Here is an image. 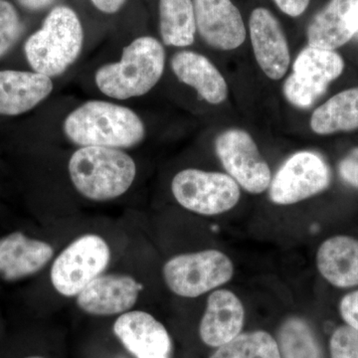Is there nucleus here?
Here are the masks:
<instances>
[{
  "label": "nucleus",
  "mask_w": 358,
  "mask_h": 358,
  "mask_svg": "<svg viewBox=\"0 0 358 358\" xmlns=\"http://www.w3.org/2000/svg\"><path fill=\"white\" fill-rule=\"evenodd\" d=\"M245 320L243 303L229 289H216L207 300L199 326L205 345L220 348L240 334Z\"/></svg>",
  "instance_id": "15"
},
{
  "label": "nucleus",
  "mask_w": 358,
  "mask_h": 358,
  "mask_svg": "<svg viewBox=\"0 0 358 358\" xmlns=\"http://www.w3.org/2000/svg\"><path fill=\"white\" fill-rule=\"evenodd\" d=\"M197 31L213 48L230 51L246 39L242 14L232 0H193Z\"/></svg>",
  "instance_id": "10"
},
{
  "label": "nucleus",
  "mask_w": 358,
  "mask_h": 358,
  "mask_svg": "<svg viewBox=\"0 0 358 358\" xmlns=\"http://www.w3.org/2000/svg\"><path fill=\"white\" fill-rule=\"evenodd\" d=\"M171 192L186 210L204 216L231 210L241 196L239 185L228 174L196 169L176 173L171 181Z\"/></svg>",
  "instance_id": "7"
},
{
  "label": "nucleus",
  "mask_w": 358,
  "mask_h": 358,
  "mask_svg": "<svg viewBox=\"0 0 358 358\" xmlns=\"http://www.w3.org/2000/svg\"><path fill=\"white\" fill-rule=\"evenodd\" d=\"M53 0H18L21 6L25 8L31 9V10H37V9L44 8L48 6Z\"/></svg>",
  "instance_id": "32"
},
{
  "label": "nucleus",
  "mask_w": 358,
  "mask_h": 358,
  "mask_svg": "<svg viewBox=\"0 0 358 358\" xmlns=\"http://www.w3.org/2000/svg\"><path fill=\"white\" fill-rule=\"evenodd\" d=\"M317 267L336 288L358 286V240L345 235L329 238L317 250Z\"/></svg>",
  "instance_id": "19"
},
{
  "label": "nucleus",
  "mask_w": 358,
  "mask_h": 358,
  "mask_svg": "<svg viewBox=\"0 0 358 358\" xmlns=\"http://www.w3.org/2000/svg\"><path fill=\"white\" fill-rule=\"evenodd\" d=\"M68 140L83 147L122 148L138 145L145 127L129 108L106 101H88L71 112L63 124Z\"/></svg>",
  "instance_id": "1"
},
{
  "label": "nucleus",
  "mask_w": 358,
  "mask_h": 358,
  "mask_svg": "<svg viewBox=\"0 0 358 358\" xmlns=\"http://www.w3.org/2000/svg\"><path fill=\"white\" fill-rule=\"evenodd\" d=\"M54 256L53 247L21 232L0 239V275L16 281L40 272Z\"/></svg>",
  "instance_id": "16"
},
{
  "label": "nucleus",
  "mask_w": 358,
  "mask_h": 358,
  "mask_svg": "<svg viewBox=\"0 0 358 358\" xmlns=\"http://www.w3.org/2000/svg\"><path fill=\"white\" fill-rule=\"evenodd\" d=\"M113 333L134 358H171L173 345L169 331L150 313H122L115 320Z\"/></svg>",
  "instance_id": "12"
},
{
  "label": "nucleus",
  "mask_w": 358,
  "mask_h": 358,
  "mask_svg": "<svg viewBox=\"0 0 358 358\" xmlns=\"http://www.w3.org/2000/svg\"><path fill=\"white\" fill-rule=\"evenodd\" d=\"M159 30L166 46L193 44L197 31L193 0H159Z\"/></svg>",
  "instance_id": "22"
},
{
  "label": "nucleus",
  "mask_w": 358,
  "mask_h": 358,
  "mask_svg": "<svg viewBox=\"0 0 358 358\" xmlns=\"http://www.w3.org/2000/svg\"><path fill=\"white\" fill-rule=\"evenodd\" d=\"M280 10L289 17H299L306 13L310 0H274Z\"/></svg>",
  "instance_id": "30"
},
{
  "label": "nucleus",
  "mask_w": 358,
  "mask_h": 358,
  "mask_svg": "<svg viewBox=\"0 0 358 358\" xmlns=\"http://www.w3.org/2000/svg\"><path fill=\"white\" fill-rule=\"evenodd\" d=\"M166 65V52L159 40L150 36L134 39L122 50L119 62L96 71V87L103 95L128 100L145 95L159 83Z\"/></svg>",
  "instance_id": "3"
},
{
  "label": "nucleus",
  "mask_w": 358,
  "mask_h": 358,
  "mask_svg": "<svg viewBox=\"0 0 358 358\" xmlns=\"http://www.w3.org/2000/svg\"><path fill=\"white\" fill-rule=\"evenodd\" d=\"M210 358H281V353L271 334L258 331L238 334Z\"/></svg>",
  "instance_id": "23"
},
{
  "label": "nucleus",
  "mask_w": 358,
  "mask_h": 358,
  "mask_svg": "<svg viewBox=\"0 0 358 358\" xmlns=\"http://www.w3.org/2000/svg\"><path fill=\"white\" fill-rule=\"evenodd\" d=\"M24 358H45L43 357H39V355H31V357H27Z\"/></svg>",
  "instance_id": "33"
},
{
  "label": "nucleus",
  "mask_w": 358,
  "mask_h": 358,
  "mask_svg": "<svg viewBox=\"0 0 358 358\" xmlns=\"http://www.w3.org/2000/svg\"><path fill=\"white\" fill-rule=\"evenodd\" d=\"M250 38L257 63L266 76L280 80L288 71L291 55L279 20L267 8L258 7L249 20Z\"/></svg>",
  "instance_id": "11"
},
{
  "label": "nucleus",
  "mask_w": 358,
  "mask_h": 358,
  "mask_svg": "<svg viewBox=\"0 0 358 358\" xmlns=\"http://www.w3.org/2000/svg\"><path fill=\"white\" fill-rule=\"evenodd\" d=\"M96 8L103 13L113 14L117 13L127 0H91Z\"/></svg>",
  "instance_id": "31"
},
{
  "label": "nucleus",
  "mask_w": 358,
  "mask_h": 358,
  "mask_svg": "<svg viewBox=\"0 0 358 358\" xmlns=\"http://www.w3.org/2000/svg\"><path fill=\"white\" fill-rule=\"evenodd\" d=\"M215 152L228 176L246 192L260 194L270 187V167L247 131L231 129L219 134Z\"/></svg>",
  "instance_id": "8"
},
{
  "label": "nucleus",
  "mask_w": 358,
  "mask_h": 358,
  "mask_svg": "<svg viewBox=\"0 0 358 358\" xmlns=\"http://www.w3.org/2000/svg\"><path fill=\"white\" fill-rule=\"evenodd\" d=\"M339 312L348 327L358 334V289L343 296Z\"/></svg>",
  "instance_id": "29"
},
{
  "label": "nucleus",
  "mask_w": 358,
  "mask_h": 358,
  "mask_svg": "<svg viewBox=\"0 0 358 358\" xmlns=\"http://www.w3.org/2000/svg\"><path fill=\"white\" fill-rule=\"evenodd\" d=\"M310 128L320 136L358 129V87L341 92L320 106L310 117Z\"/></svg>",
  "instance_id": "20"
},
{
  "label": "nucleus",
  "mask_w": 358,
  "mask_h": 358,
  "mask_svg": "<svg viewBox=\"0 0 358 358\" xmlns=\"http://www.w3.org/2000/svg\"><path fill=\"white\" fill-rule=\"evenodd\" d=\"M53 88L50 77L35 71H0V115L24 114L48 98Z\"/></svg>",
  "instance_id": "17"
},
{
  "label": "nucleus",
  "mask_w": 358,
  "mask_h": 358,
  "mask_svg": "<svg viewBox=\"0 0 358 358\" xmlns=\"http://www.w3.org/2000/svg\"><path fill=\"white\" fill-rule=\"evenodd\" d=\"M233 274L234 266L229 257L215 249L174 256L162 268L167 288L176 296L188 299L223 286Z\"/></svg>",
  "instance_id": "5"
},
{
  "label": "nucleus",
  "mask_w": 358,
  "mask_h": 358,
  "mask_svg": "<svg viewBox=\"0 0 358 358\" xmlns=\"http://www.w3.org/2000/svg\"><path fill=\"white\" fill-rule=\"evenodd\" d=\"M83 42V26L76 13L70 7L57 6L26 41V58L35 72L60 76L76 62Z\"/></svg>",
  "instance_id": "4"
},
{
  "label": "nucleus",
  "mask_w": 358,
  "mask_h": 358,
  "mask_svg": "<svg viewBox=\"0 0 358 358\" xmlns=\"http://www.w3.org/2000/svg\"><path fill=\"white\" fill-rule=\"evenodd\" d=\"M357 36H358V30H357Z\"/></svg>",
  "instance_id": "34"
},
{
  "label": "nucleus",
  "mask_w": 358,
  "mask_h": 358,
  "mask_svg": "<svg viewBox=\"0 0 358 358\" xmlns=\"http://www.w3.org/2000/svg\"><path fill=\"white\" fill-rule=\"evenodd\" d=\"M22 31V22L15 7L6 0H0V59L13 48Z\"/></svg>",
  "instance_id": "25"
},
{
  "label": "nucleus",
  "mask_w": 358,
  "mask_h": 358,
  "mask_svg": "<svg viewBox=\"0 0 358 358\" xmlns=\"http://www.w3.org/2000/svg\"><path fill=\"white\" fill-rule=\"evenodd\" d=\"M143 286L129 275L102 274L78 296L80 310L96 317H110L129 312L138 301Z\"/></svg>",
  "instance_id": "13"
},
{
  "label": "nucleus",
  "mask_w": 358,
  "mask_h": 358,
  "mask_svg": "<svg viewBox=\"0 0 358 358\" xmlns=\"http://www.w3.org/2000/svg\"><path fill=\"white\" fill-rule=\"evenodd\" d=\"M280 346L284 358H322L312 329L305 320L293 317L280 329Z\"/></svg>",
  "instance_id": "24"
},
{
  "label": "nucleus",
  "mask_w": 358,
  "mask_h": 358,
  "mask_svg": "<svg viewBox=\"0 0 358 358\" xmlns=\"http://www.w3.org/2000/svg\"><path fill=\"white\" fill-rule=\"evenodd\" d=\"M112 259L109 244L96 234L76 238L52 264L50 280L58 294L76 298L87 286L103 274Z\"/></svg>",
  "instance_id": "6"
},
{
  "label": "nucleus",
  "mask_w": 358,
  "mask_h": 358,
  "mask_svg": "<svg viewBox=\"0 0 358 358\" xmlns=\"http://www.w3.org/2000/svg\"><path fill=\"white\" fill-rule=\"evenodd\" d=\"M338 173L345 183L358 189V148H352L341 160Z\"/></svg>",
  "instance_id": "28"
},
{
  "label": "nucleus",
  "mask_w": 358,
  "mask_h": 358,
  "mask_svg": "<svg viewBox=\"0 0 358 358\" xmlns=\"http://www.w3.org/2000/svg\"><path fill=\"white\" fill-rule=\"evenodd\" d=\"M329 183L331 171L324 159L315 152H299L280 167L268 194L275 204H296L324 192Z\"/></svg>",
  "instance_id": "9"
},
{
  "label": "nucleus",
  "mask_w": 358,
  "mask_h": 358,
  "mask_svg": "<svg viewBox=\"0 0 358 358\" xmlns=\"http://www.w3.org/2000/svg\"><path fill=\"white\" fill-rule=\"evenodd\" d=\"M284 94L292 105L298 108H308L324 93L319 89L313 88L292 74L285 81Z\"/></svg>",
  "instance_id": "26"
},
{
  "label": "nucleus",
  "mask_w": 358,
  "mask_h": 358,
  "mask_svg": "<svg viewBox=\"0 0 358 358\" xmlns=\"http://www.w3.org/2000/svg\"><path fill=\"white\" fill-rule=\"evenodd\" d=\"M357 30L358 0H329L308 25V45L336 50L357 36Z\"/></svg>",
  "instance_id": "14"
},
{
  "label": "nucleus",
  "mask_w": 358,
  "mask_h": 358,
  "mask_svg": "<svg viewBox=\"0 0 358 358\" xmlns=\"http://www.w3.org/2000/svg\"><path fill=\"white\" fill-rule=\"evenodd\" d=\"M345 61L334 50L308 46L299 54L293 74L313 88L326 93L327 87L343 74Z\"/></svg>",
  "instance_id": "21"
},
{
  "label": "nucleus",
  "mask_w": 358,
  "mask_h": 358,
  "mask_svg": "<svg viewBox=\"0 0 358 358\" xmlns=\"http://www.w3.org/2000/svg\"><path fill=\"white\" fill-rule=\"evenodd\" d=\"M331 358H358V334L348 326L341 327L331 338Z\"/></svg>",
  "instance_id": "27"
},
{
  "label": "nucleus",
  "mask_w": 358,
  "mask_h": 358,
  "mask_svg": "<svg viewBox=\"0 0 358 358\" xmlns=\"http://www.w3.org/2000/svg\"><path fill=\"white\" fill-rule=\"evenodd\" d=\"M171 69L179 81L196 90L211 105L223 103L228 96L225 78L210 61L193 51H180L171 59Z\"/></svg>",
  "instance_id": "18"
},
{
  "label": "nucleus",
  "mask_w": 358,
  "mask_h": 358,
  "mask_svg": "<svg viewBox=\"0 0 358 358\" xmlns=\"http://www.w3.org/2000/svg\"><path fill=\"white\" fill-rule=\"evenodd\" d=\"M68 171L82 196L102 202L128 192L136 179V166L133 157L122 150L83 147L70 157Z\"/></svg>",
  "instance_id": "2"
}]
</instances>
